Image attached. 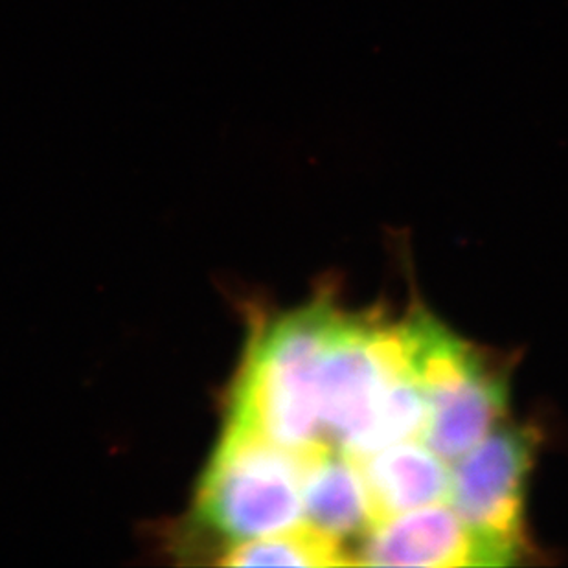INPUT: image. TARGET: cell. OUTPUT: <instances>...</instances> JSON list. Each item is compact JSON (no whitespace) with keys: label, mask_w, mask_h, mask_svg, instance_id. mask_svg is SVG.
<instances>
[{"label":"cell","mask_w":568,"mask_h":568,"mask_svg":"<svg viewBox=\"0 0 568 568\" xmlns=\"http://www.w3.org/2000/svg\"><path fill=\"white\" fill-rule=\"evenodd\" d=\"M302 497L307 525L344 542L363 537L376 519L354 458L327 442L304 453Z\"/></svg>","instance_id":"obj_8"},{"label":"cell","mask_w":568,"mask_h":568,"mask_svg":"<svg viewBox=\"0 0 568 568\" xmlns=\"http://www.w3.org/2000/svg\"><path fill=\"white\" fill-rule=\"evenodd\" d=\"M408 365L427 403L422 440L453 462L499 427L508 381L483 352L445 329L433 316L403 322Z\"/></svg>","instance_id":"obj_3"},{"label":"cell","mask_w":568,"mask_h":568,"mask_svg":"<svg viewBox=\"0 0 568 568\" xmlns=\"http://www.w3.org/2000/svg\"><path fill=\"white\" fill-rule=\"evenodd\" d=\"M354 460L365 480L376 523L438 505L449 495L450 469L425 442L386 445Z\"/></svg>","instance_id":"obj_7"},{"label":"cell","mask_w":568,"mask_h":568,"mask_svg":"<svg viewBox=\"0 0 568 568\" xmlns=\"http://www.w3.org/2000/svg\"><path fill=\"white\" fill-rule=\"evenodd\" d=\"M335 316L332 304L315 302L263 326L232 386L226 425L295 453L324 442L318 371Z\"/></svg>","instance_id":"obj_1"},{"label":"cell","mask_w":568,"mask_h":568,"mask_svg":"<svg viewBox=\"0 0 568 568\" xmlns=\"http://www.w3.org/2000/svg\"><path fill=\"white\" fill-rule=\"evenodd\" d=\"M217 564L226 567H346L355 556L344 542L312 525L236 542L217 550Z\"/></svg>","instance_id":"obj_9"},{"label":"cell","mask_w":568,"mask_h":568,"mask_svg":"<svg viewBox=\"0 0 568 568\" xmlns=\"http://www.w3.org/2000/svg\"><path fill=\"white\" fill-rule=\"evenodd\" d=\"M537 435L526 427H497L450 467V508L469 528L519 554L525 545L526 478Z\"/></svg>","instance_id":"obj_5"},{"label":"cell","mask_w":568,"mask_h":568,"mask_svg":"<svg viewBox=\"0 0 568 568\" xmlns=\"http://www.w3.org/2000/svg\"><path fill=\"white\" fill-rule=\"evenodd\" d=\"M410 371L399 326L337 313L318 371L322 438L352 458L365 455L386 392Z\"/></svg>","instance_id":"obj_4"},{"label":"cell","mask_w":568,"mask_h":568,"mask_svg":"<svg viewBox=\"0 0 568 568\" xmlns=\"http://www.w3.org/2000/svg\"><path fill=\"white\" fill-rule=\"evenodd\" d=\"M515 556L440 503L377 520L355 550L357 565L376 567H508Z\"/></svg>","instance_id":"obj_6"},{"label":"cell","mask_w":568,"mask_h":568,"mask_svg":"<svg viewBox=\"0 0 568 568\" xmlns=\"http://www.w3.org/2000/svg\"><path fill=\"white\" fill-rule=\"evenodd\" d=\"M304 453L225 425L193 499L192 525L221 548L302 525Z\"/></svg>","instance_id":"obj_2"}]
</instances>
